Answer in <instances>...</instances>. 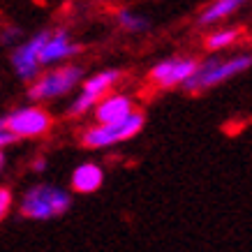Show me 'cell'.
Masks as SVG:
<instances>
[{
  "label": "cell",
  "mask_w": 252,
  "mask_h": 252,
  "mask_svg": "<svg viewBox=\"0 0 252 252\" xmlns=\"http://www.w3.org/2000/svg\"><path fill=\"white\" fill-rule=\"evenodd\" d=\"M241 2L243 0H215L211 7L204 9V14H201V23H215L224 19V16L234 14L238 7H241Z\"/></svg>",
  "instance_id": "cell-12"
},
{
  "label": "cell",
  "mask_w": 252,
  "mask_h": 252,
  "mask_svg": "<svg viewBox=\"0 0 252 252\" xmlns=\"http://www.w3.org/2000/svg\"><path fill=\"white\" fill-rule=\"evenodd\" d=\"M132 111H134V109H132L130 97H125V95H111V97L102 99L97 104L95 118H97L99 125H114V123L125 121Z\"/></svg>",
  "instance_id": "cell-9"
},
{
  "label": "cell",
  "mask_w": 252,
  "mask_h": 252,
  "mask_svg": "<svg viewBox=\"0 0 252 252\" xmlns=\"http://www.w3.org/2000/svg\"><path fill=\"white\" fill-rule=\"evenodd\" d=\"M118 21H121L123 28H127L130 32H141L148 28V21H146L144 16H137L130 9H121L118 12Z\"/></svg>",
  "instance_id": "cell-14"
},
{
  "label": "cell",
  "mask_w": 252,
  "mask_h": 252,
  "mask_svg": "<svg viewBox=\"0 0 252 252\" xmlns=\"http://www.w3.org/2000/svg\"><path fill=\"white\" fill-rule=\"evenodd\" d=\"M14 141H16V137L12 134V132L0 130V153H2V148H5V146H12Z\"/></svg>",
  "instance_id": "cell-17"
},
{
  "label": "cell",
  "mask_w": 252,
  "mask_h": 252,
  "mask_svg": "<svg viewBox=\"0 0 252 252\" xmlns=\"http://www.w3.org/2000/svg\"><path fill=\"white\" fill-rule=\"evenodd\" d=\"M248 67H252V56H236V58H227V61H220V58H211V61L201 63L194 72V77L188 81V88L190 91H201V88H211L215 84H222L231 79L234 74H241Z\"/></svg>",
  "instance_id": "cell-2"
},
{
  "label": "cell",
  "mask_w": 252,
  "mask_h": 252,
  "mask_svg": "<svg viewBox=\"0 0 252 252\" xmlns=\"http://www.w3.org/2000/svg\"><path fill=\"white\" fill-rule=\"evenodd\" d=\"M72 199L65 190L54 185H35L23 194L21 199V215L31 220H51L58 218L69 208Z\"/></svg>",
  "instance_id": "cell-1"
},
{
  "label": "cell",
  "mask_w": 252,
  "mask_h": 252,
  "mask_svg": "<svg viewBox=\"0 0 252 252\" xmlns=\"http://www.w3.org/2000/svg\"><path fill=\"white\" fill-rule=\"evenodd\" d=\"M32 169H35V171H44V169H46V162H44V160H35Z\"/></svg>",
  "instance_id": "cell-18"
},
{
  "label": "cell",
  "mask_w": 252,
  "mask_h": 252,
  "mask_svg": "<svg viewBox=\"0 0 252 252\" xmlns=\"http://www.w3.org/2000/svg\"><path fill=\"white\" fill-rule=\"evenodd\" d=\"M9 208H12V192L7 188H0V222L7 218Z\"/></svg>",
  "instance_id": "cell-16"
},
{
  "label": "cell",
  "mask_w": 252,
  "mask_h": 252,
  "mask_svg": "<svg viewBox=\"0 0 252 252\" xmlns=\"http://www.w3.org/2000/svg\"><path fill=\"white\" fill-rule=\"evenodd\" d=\"M79 51L77 44L69 42V35L65 31H58V32H49L42 51H39V65H54V63L67 58V56H74Z\"/></svg>",
  "instance_id": "cell-8"
},
{
  "label": "cell",
  "mask_w": 252,
  "mask_h": 252,
  "mask_svg": "<svg viewBox=\"0 0 252 252\" xmlns=\"http://www.w3.org/2000/svg\"><path fill=\"white\" fill-rule=\"evenodd\" d=\"M49 32H37L35 37H31L28 42H23L21 46H16L14 54H12V65L16 69V77L23 81H31L37 77L39 72V51L44 46Z\"/></svg>",
  "instance_id": "cell-6"
},
{
  "label": "cell",
  "mask_w": 252,
  "mask_h": 252,
  "mask_svg": "<svg viewBox=\"0 0 252 252\" xmlns=\"http://www.w3.org/2000/svg\"><path fill=\"white\" fill-rule=\"evenodd\" d=\"M238 37V31L229 28V31H220V32H213V35H208L206 39V46L211 51H220V49H227L229 44H234V39Z\"/></svg>",
  "instance_id": "cell-13"
},
{
  "label": "cell",
  "mask_w": 252,
  "mask_h": 252,
  "mask_svg": "<svg viewBox=\"0 0 252 252\" xmlns=\"http://www.w3.org/2000/svg\"><path fill=\"white\" fill-rule=\"evenodd\" d=\"M2 164H5V155L0 153V171H2Z\"/></svg>",
  "instance_id": "cell-19"
},
{
  "label": "cell",
  "mask_w": 252,
  "mask_h": 252,
  "mask_svg": "<svg viewBox=\"0 0 252 252\" xmlns=\"http://www.w3.org/2000/svg\"><path fill=\"white\" fill-rule=\"evenodd\" d=\"M199 63L190 61V58H171V61H164V63H158L151 72V79L155 84L164 86V88H171V86H178V84H188L194 72H197Z\"/></svg>",
  "instance_id": "cell-7"
},
{
  "label": "cell",
  "mask_w": 252,
  "mask_h": 252,
  "mask_svg": "<svg viewBox=\"0 0 252 252\" xmlns=\"http://www.w3.org/2000/svg\"><path fill=\"white\" fill-rule=\"evenodd\" d=\"M102 181H104V171L95 162H84L72 171V188L81 194L97 192L102 188Z\"/></svg>",
  "instance_id": "cell-10"
},
{
  "label": "cell",
  "mask_w": 252,
  "mask_h": 252,
  "mask_svg": "<svg viewBox=\"0 0 252 252\" xmlns=\"http://www.w3.org/2000/svg\"><path fill=\"white\" fill-rule=\"evenodd\" d=\"M116 79H118V72L116 69H107V72H99V74H95V77H91L88 81L84 84V95H91V97L99 99L104 93L111 88V86L116 84Z\"/></svg>",
  "instance_id": "cell-11"
},
{
  "label": "cell",
  "mask_w": 252,
  "mask_h": 252,
  "mask_svg": "<svg viewBox=\"0 0 252 252\" xmlns=\"http://www.w3.org/2000/svg\"><path fill=\"white\" fill-rule=\"evenodd\" d=\"M51 127V116L39 107H21L0 118V130L19 137H39Z\"/></svg>",
  "instance_id": "cell-3"
},
{
  "label": "cell",
  "mask_w": 252,
  "mask_h": 252,
  "mask_svg": "<svg viewBox=\"0 0 252 252\" xmlns=\"http://www.w3.org/2000/svg\"><path fill=\"white\" fill-rule=\"evenodd\" d=\"M144 127V114L132 111L125 121L114 123V125H95L84 134V144L88 148H104V146L118 144L123 139L134 137Z\"/></svg>",
  "instance_id": "cell-4"
},
{
  "label": "cell",
  "mask_w": 252,
  "mask_h": 252,
  "mask_svg": "<svg viewBox=\"0 0 252 252\" xmlns=\"http://www.w3.org/2000/svg\"><path fill=\"white\" fill-rule=\"evenodd\" d=\"M95 104H97V99L81 93V95L74 99V104H72V114H84V111H88V109L95 107Z\"/></svg>",
  "instance_id": "cell-15"
},
{
  "label": "cell",
  "mask_w": 252,
  "mask_h": 252,
  "mask_svg": "<svg viewBox=\"0 0 252 252\" xmlns=\"http://www.w3.org/2000/svg\"><path fill=\"white\" fill-rule=\"evenodd\" d=\"M81 74H84V69L74 67V65L54 69V72H46V74H42V77L32 84V88L28 91V95H31V99H35V102L58 97V95H63V93L72 91V88L79 84Z\"/></svg>",
  "instance_id": "cell-5"
}]
</instances>
